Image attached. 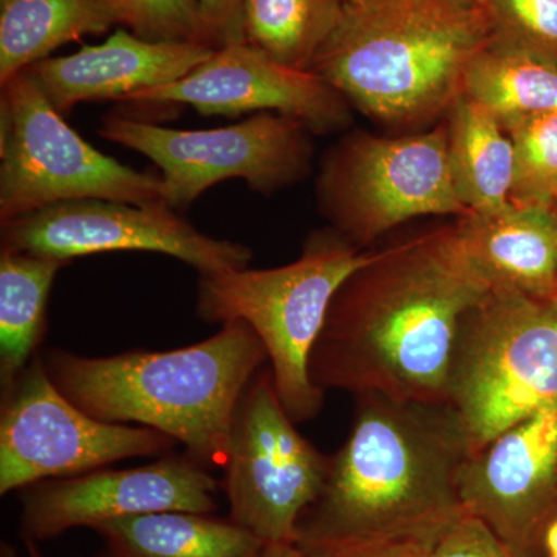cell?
Instances as JSON below:
<instances>
[{"label":"cell","mask_w":557,"mask_h":557,"mask_svg":"<svg viewBox=\"0 0 557 557\" xmlns=\"http://www.w3.org/2000/svg\"><path fill=\"white\" fill-rule=\"evenodd\" d=\"M490 292L457 223L375 251L330 304L311 381L355 397L446 405L461 319Z\"/></svg>","instance_id":"6da1fadb"},{"label":"cell","mask_w":557,"mask_h":557,"mask_svg":"<svg viewBox=\"0 0 557 557\" xmlns=\"http://www.w3.org/2000/svg\"><path fill=\"white\" fill-rule=\"evenodd\" d=\"M344 445L300 519L296 545L311 555L423 536L457 515L471 446L448 405L359 395Z\"/></svg>","instance_id":"7a4b0ae2"},{"label":"cell","mask_w":557,"mask_h":557,"mask_svg":"<svg viewBox=\"0 0 557 557\" xmlns=\"http://www.w3.org/2000/svg\"><path fill=\"white\" fill-rule=\"evenodd\" d=\"M496 35L479 0H344L311 72L370 119L421 126L449 113L469 64Z\"/></svg>","instance_id":"3957f363"},{"label":"cell","mask_w":557,"mask_h":557,"mask_svg":"<svg viewBox=\"0 0 557 557\" xmlns=\"http://www.w3.org/2000/svg\"><path fill=\"white\" fill-rule=\"evenodd\" d=\"M265 361L262 341L242 321L175 350L102 358L51 350L44 359L57 387L84 412L163 432L203 467H225L234 412Z\"/></svg>","instance_id":"277c9868"},{"label":"cell","mask_w":557,"mask_h":557,"mask_svg":"<svg viewBox=\"0 0 557 557\" xmlns=\"http://www.w3.org/2000/svg\"><path fill=\"white\" fill-rule=\"evenodd\" d=\"M336 230L313 234L302 255L269 270L203 274L197 314L207 324L247 322L269 355L274 386L295 423L321 412L325 392L314 386L310 358L330 304L346 278L373 258Z\"/></svg>","instance_id":"5b68a950"},{"label":"cell","mask_w":557,"mask_h":557,"mask_svg":"<svg viewBox=\"0 0 557 557\" xmlns=\"http://www.w3.org/2000/svg\"><path fill=\"white\" fill-rule=\"evenodd\" d=\"M557 399V298L493 288L461 319L446 405L471 454Z\"/></svg>","instance_id":"8992f818"},{"label":"cell","mask_w":557,"mask_h":557,"mask_svg":"<svg viewBox=\"0 0 557 557\" xmlns=\"http://www.w3.org/2000/svg\"><path fill=\"white\" fill-rule=\"evenodd\" d=\"M0 89V222L75 200L168 207L161 175L95 149L65 123L28 70Z\"/></svg>","instance_id":"52a82bcc"},{"label":"cell","mask_w":557,"mask_h":557,"mask_svg":"<svg viewBox=\"0 0 557 557\" xmlns=\"http://www.w3.org/2000/svg\"><path fill=\"white\" fill-rule=\"evenodd\" d=\"M317 194L333 230L358 247L408 220L469 214L450 177L448 123L397 138L347 135L322 161Z\"/></svg>","instance_id":"ba28073f"},{"label":"cell","mask_w":557,"mask_h":557,"mask_svg":"<svg viewBox=\"0 0 557 557\" xmlns=\"http://www.w3.org/2000/svg\"><path fill=\"white\" fill-rule=\"evenodd\" d=\"M98 134L159 168L174 211L189 208L205 190L228 178L245 180L256 193L270 196L306 178L313 159L311 132L281 113H255L240 123L201 131L109 115Z\"/></svg>","instance_id":"9c48e42d"},{"label":"cell","mask_w":557,"mask_h":557,"mask_svg":"<svg viewBox=\"0 0 557 557\" xmlns=\"http://www.w3.org/2000/svg\"><path fill=\"white\" fill-rule=\"evenodd\" d=\"M163 432L109 423L79 409L32 359L0 410V494L49 480L75 478L124 460L160 456L175 445Z\"/></svg>","instance_id":"30bf717a"},{"label":"cell","mask_w":557,"mask_h":557,"mask_svg":"<svg viewBox=\"0 0 557 557\" xmlns=\"http://www.w3.org/2000/svg\"><path fill=\"white\" fill-rule=\"evenodd\" d=\"M223 468L230 519L267 545L296 544L300 519L324 486L329 457L299 434L271 369L260 370L242 395Z\"/></svg>","instance_id":"8fae6325"},{"label":"cell","mask_w":557,"mask_h":557,"mask_svg":"<svg viewBox=\"0 0 557 557\" xmlns=\"http://www.w3.org/2000/svg\"><path fill=\"white\" fill-rule=\"evenodd\" d=\"M2 248L69 260L112 251L160 252L203 274L248 269L251 249L200 233L166 205L75 200L2 223Z\"/></svg>","instance_id":"7c38bea8"},{"label":"cell","mask_w":557,"mask_h":557,"mask_svg":"<svg viewBox=\"0 0 557 557\" xmlns=\"http://www.w3.org/2000/svg\"><path fill=\"white\" fill-rule=\"evenodd\" d=\"M21 536H61L73 528H98L113 520L163 511L212 515L219 483L193 457L168 456L145 467L97 471L25 487Z\"/></svg>","instance_id":"4fadbf2b"},{"label":"cell","mask_w":557,"mask_h":557,"mask_svg":"<svg viewBox=\"0 0 557 557\" xmlns=\"http://www.w3.org/2000/svg\"><path fill=\"white\" fill-rule=\"evenodd\" d=\"M131 102L188 104L205 116L276 112L319 135L346 129L351 120L350 104L327 81L245 42L220 47L182 79L139 91Z\"/></svg>","instance_id":"5bb4252c"},{"label":"cell","mask_w":557,"mask_h":557,"mask_svg":"<svg viewBox=\"0 0 557 557\" xmlns=\"http://www.w3.org/2000/svg\"><path fill=\"white\" fill-rule=\"evenodd\" d=\"M461 505L519 556L557 509V399L469 454Z\"/></svg>","instance_id":"9a60e30c"},{"label":"cell","mask_w":557,"mask_h":557,"mask_svg":"<svg viewBox=\"0 0 557 557\" xmlns=\"http://www.w3.org/2000/svg\"><path fill=\"white\" fill-rule=\"evenodd\" d=\"M218 49L190 42H153L120 28L100 46L69 57L47 58L28 72L58 112L81 102L131 101L139 91L175 83Z\"/></svg>","instance_id":"2e32d148"},{"label":"cell","mask_w":557,"mask_h":557,"mask_svg":"<svg viewBox=\"0 0 557 557\" xmlns=\"http://www.w3.org/2000/svg\"><path fill=\"white\" fill-rule=\"evenodd\" d=\"M458 230L491 289L556 298L557 215L553 209L508 207L458 219Z\"/></svg>","instance_id":"e0dca14e"},{"label":"cell","mask_w":557,"mask_h":557,"mask_svg":"<svg viewBox=\"0 0 557 557\" xmlns=\"http://www.w3.org/2000/svg\"><path fill=\"white\" fill-rule=\"evenodd\" d=\"M463 95L508 131L557 112V64L497 33L469 64Z\"/></svg>","instance_id":"ac0fdd59"},{"label":"cell","mask_w":557,"mask_h":557,"mask_svg":"<svg viewBox=\"0 0 557 557\" xmlns=\"http://www.w3.org/2000/svg\"><path fill=\"white\" fill-rule=\"evenodd\" d=\"M450 177L469 214L500 211L515 182V148L487 110L461 95L448 113Z\"/></svg>","instance_id":"d6986e66"},{"label":"cell","mask_w":557,"mask_h":557,"mask_svg":"<svg viewBox=\"0 0 557 557\" xmlns=\"http://www.w3.org/2000/svg\"><path fill=\"white\" fill-rule=\"evenodd\" d=\"M109 549L126 557H262L265 542L231 519L163 511L95 528Z\"/></svg>","instance_id":"ffe728a7"},{"label":"cell","mask_w":557,"mask_h":557,"mask_svg":"<svg viewBox=\"0 0 557 557\" xmlns=\"http://www.w3.org/2000/svg\"><path fill=\"white\" fill-rule=\"evenodd\" d=\"M115 24L98 0H0V84L64 44Z\"/></svg>","instance_id":"44dd1931"},{"label":"cell","mask_w":557,"mask_h":557,"mask_svg":"<svg viewBox=\"0 0 557 557\" xmlns=\"http://www.w3.org/2000/svg\"><path fill=\"white\" fill-rule=\"evenodd\" d=\"M64 260L35 252L0 251V380L10 387L30 364L46 335L47 302Z\"/></svg>","instance_id":"7402d4cb"},{"label":"cell","mask_w":557,"mask_h":557,"mask_svg":"<svg viewBox=\"0 0 557 557\" xmlns=\"http://www.w3.org/2000/svg\"><path fill=\"white\" fill-rule=\"evenodd\" d=\"M343 11L344 0H244L242 38L271 60L311 72Z\"/></svg>","instance_id":"603a6c76"},{"label":"cell","mask_w":557,"mask_h":557,"mask_svg":"<svg viewBox=\"0 0 557 557\" xmlns=\"http://www.w3.org/2000/svg\"><path fill=\"white\" fill-rule=\"evenodd\" d=\"M515 148L509 203L553 209L557 205V112L508 129Z\"/></svg>","instance_id":"cb8c5ba5"},{"label":"cell","mask_w":557,"mask_h":557,"mask_svg":"<svg viewBox=\"0 0 557 557\" xmlns=\"http://www.w3.org/2000/svg\"><path fill=\"white\" fill-rule=\"evenodd\" d=\"M138 38L153 42H190L215 47L199 0H98Z\"/></svg>","instance_id":"d4e9b609"},{"label":"cell","mask_w":557,"mask_h":557,"mask_svg":"<svg viewBox=\"0 0 557 557\" xmlns=\"http://www.w3.org/2000/svg\"><path fill=\"white\" fill-rule=\"evenodd\" d=\"M498 35L557 64V0H486Z\"/></svg>","instance_id":"484cf974"},{"label":"cell","mask_w":557,"mask_h":557,"mask_svg":"<svg viewBox=\"0 0 557 557\" xmlns=\"http://www.w3.org/2000/svg\"><path fill=\"white\" fill-rule=\"evenodd\" d=\"M424 557H522L467 508L429 536Z\"/></svg>","instance_id":"4316f807"},{"label":"cell","mask_w":557,"mask_h":557,"mask_svg":"<svg viewBox=\"0 0 557 557\" xmlns=\"http://www.w3.org/2000/svg\"><path fill=\"white\" fill-rule=\"evenodd\" d=\"M201 14L207 22L215 47L244 42L242 38V11L244 0H199Z\"/></svg>","instance_id":"83f0119b"},{"label":"cell","mask_w":557,"mask_h":557,"mask_svg":"<svg viewBox=\"0 0 557 557\" xmlns=\"http://www.w3.org/2000/svg\"><path fill=\"white\" fill-rule=\"evenodd\" d=\"M437 530V528H435ZM434 530V531H435ZM431 533L423 536L387 539V541L372 542V544L358 545V547L343 549L319 557H424L426 542Z\"/></svg>","instance_id":"f1b7e54d"},{"label":"cell","mask_w":557,"mask_h":557,"mask_svg":"<svg viewBox=\"0 0 557 557\" xmlns=\"http://www.w3.org/2000/svg\"><path fill=\"white\" fill-rule=\"evenodd\" d=\"M528 557H557V509L539 530Z\"/></svg>","instance_id":"f546056e"},{"label":"cell","mask_w":557,"mask_h":557,"mask_svg":"<svg viewBox=\"0 0 557 557\" xmlns=\"http://www.w3.org/2000/svg\"><path fill=\"white\" fill-rule=\"evenodd\" d=\"M262 557H319L311 555L296 544L265 545Z\"/></svg>","instance_id":"4dcf8cb0"},{"label":"cell","mask_w":557,"mask_h":557,"mask_svg":"<svg viewBox=\"0 0 557 557\" xmlns=\"http://www.w3.org/2000/svg\"><path fill=\"white\" fill-rule=\"evenodd\" d=\"M25 549H27L28 557H46L42 555L38 547V542L33 539H24Z\"/></svg>","instance_id":"1f68e13d"},{"label":"cell","mask_w":557,"mask_h":557,"mask_svg":"<svg viewBox=\"0 0 557 557\" xmlns=\"http://www.w3.org/2000/svg\"><path fill=\"white\" fill-rule=\"evenodd\" d=\"M2 557H17L16 552H14V548L11 547L9 544L2 545Z\"/></svg>","instance_id":"d6a6232c"},{"label":"cell","mask_w":557,"mask_h":557,"mask_svg":"<svg viewBox=\"0 0 557 557\" xmlns=\"http://www.w3.org/2000/svg\"><path fill=\"white\" fill-rule=\"evenodd\" d=\"M98 557H126L123 555H120V553L112 552V549L106 548L104 553H101Z\"/></svg>","instance_id":"836d02e7"},{"label":"cell","mask_w":557,"mask_h":557,"mask_svg":"<svg viewBox=\"0 0 557 557\" xmlns=\"http://www.w3.org/2000/svg\"><path fill=\"white\" fill-rule=\"evenodd\" d=\"M553 211H555V214L557 215V205L555 208H553Z\"/></svg>","instance_id":"e575fe53"},{"label":"cell","mask_w":557,"mask_h":557,"mask_svg":"<svg viewBox=\"0 0 557 557\" xmlns=\"http://www.w3.org/2000/svg\"><path fill=\"white\" fill-rule=\"evenodd\" d=\"M479 2H485L486 3V0H479Z\"/></svg>","instance_id":"d590c367"},{"label":"cell","mask_w":557,"mask_h":557,"mask_svg":"<svg viewBox=\"0 0 557 557\" xmlns=\"http://www.w3.org/2000/svg\"><path fill=\"white\" fill-rule=\"evenodd\" d=\"M556 298H557V292H556Z\"/></svg>","instance_id":"8d00e7d4"}]
</instances>
